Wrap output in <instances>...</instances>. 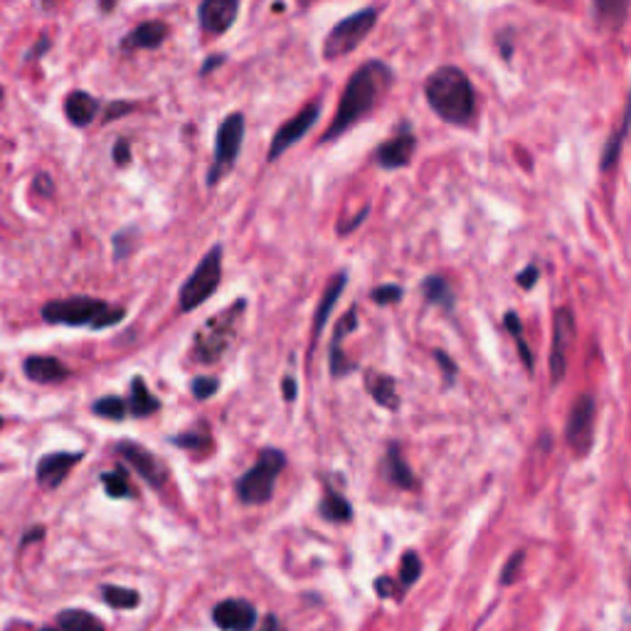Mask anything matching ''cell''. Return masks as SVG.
<instances>
[{
    "instance_id": "ac0fdd59",
    "label": "cell",
    "mask_w": 631,
    "mask_h": 631,
    "mask_svg": "<svg viewBox=\"0 0 631 631\" xmlns=\"http://www.w3.org/2000/svg\"><path fill=\"white\" fill-rule=\"evenodd\" d=\"M168 37V25L161 20H148L121 40V50H155Z\"/></svg>"
},
{
    "instance_id": "8fae6325",
    "label": "cell",
    "mask_w": 631,
    "mask_h": 631,
    "mask_svg": "<svg viewBox=\"0 0 631 631\" xmlns=\"http://www.w3.org/2000/svg\"><path fill=\"white\" fill-rule=\"evenodd\" d=\"M318 116H321V104H308V106H304V109L294 116V119H289L284 126H279V131H276L272 138V145H269L266 161H279V158L289 151L291 145L299 144L301 138L306 136L308 131L314 128Z\"/></svg>"
},
{
    "instance_id": "9a60e30c",
    "label": "cell",
    "mask_w": 631,
    "mask_h": 631,
    "mask_svg": "<svg viewBox=\"0 0 631 631\" xmlns=\"http://www.w3.org/2000/svg\"><path fill=\"white\" fill-rule=\"evenodd\" d=\"M85 454L82 452H52L45 454L43 459L37 461V481L43 484L45 488H60L62 481L67 478V474L79 461H82Z\"/></svg>"
},
{
    "instance_id": "4fadbf2b",
    "label": "cell",
    "mask_w": 631,
    "mask_h": 631,
    "mask_svg": "<svg viewBox=\"0 0 631 631\" xmlns=\"http://www.w3.org/2000/svg\"><path fill=\"white\" fill-rule=\"evenodd\" d=\"M256 619V606L247 599H222L213 606V622L222 631H252Z\"/></svg>"
},
{
    "instance_id": "5bb4252c",
    "label": "cell",
    "mask_w": 631,
    "mask_h": 631,
    "mask_svg": "<svg viewBox=\"0 0 631 631\" xmlns=\"http://www.w3.org/2000/svg\"><path fill=\"white\" fill-rule=\"evenodd\" d=\"M239 13V0H203L197 8L200 25L210 35L227 33Z\"/></svg>"
},
{
    "instance_id": "2e32d148",
    "label": "cell",
    "mask_w": 631,
    "mask_h": 631,
    "mask_svg": "<svg viewBox=\"0 0 631 631\" xmlns=\"http://www.w3.org/2000/svg\"><path fill=\"white\" fill-rule=\"evenodd\" d=\"M415 148H417V138L412 136L410 131H402V134H397V136L377 148L376 161L385 171H397V168H405L412 161Z\"/></svg>"
},
{
    "instance_id": "e575fe53",
    "label": "cell",
    "mask_w": 631,
    "mask_h": 631,
    "mask_svg": "<svg viewBox=\"0 0 631 631\" xmlns=\"http://www.w3.org/2000/svg\"><path fill=\"white\" fill-rule=\"evenodd\" d=\"M190 390H193V397H195V400H210V397H215L217 390H220V380L205 376L195 377V380L190 383Z\"/></svg>"
},
{
    "instance_id": "5b68a950",
    "label": "cell",
    "mask_w": 631,
    "mask_h": 631,
    "mask_svg": "<svg viewBox=\"0 0 631 631\" xmlns=\"http://www.w3.org/2000/svg\"><path fill=\"white\" fill-rule=\"evenodd\" d=\"M286 466V456L282 449H265L249 471L237 478V496L242 504L262 506L272 501L274 484Z\"/></svg>"
},
{
    "instance_id": "ba28073f",
    "label": "cell",
    "mask_w": 631,
    "mask_h": 631,
    "mask_svg": "<svg viewBox=\"0 0 631 631\" xmlns=\"http://www.w3.org/2000/svg\"><path fill=\"white\" fill-rule=\"evenodd\" d=\"M242 141H245V116L242 114H230L220 124L217 138H215V158L205 178L210 188L217 185L235 168L239 151H242Z\"/></svg>"
},
{
    "instance_id": "7bdbcfd3",
    "label": "cell",
    "mask_w": 631,
    "mask_h": 631,
    "mask_svg": "<svg viewBox=\"0 0 631 631\" xmlns=\"http://www.w3.org/2000/svg\"><path fill=\"white\" fill-rule=\"evenodd\" d=\"M537 282V266H526L521 274H518V284H521L523 289H533V284Z\"/></svg>"
},
{
    "instance_id": "6da1fadb",
    "label": "cell",
    "mask_w": 631,
    "mask_h": 631,
    "mask_svg": "<svg viewBox=\"0 0 631 631\" xmlns=\"http://www.w3.org/2000/svg\"><path fill=\"white\" fill-rule=\"evenodd\" d=\"M390 85H393V69L387 67L385 62L373 60L356 69L353 77L348 79V86L343 92L331 126L326 128L324 141H336L348 128L366 119L367 114L377 106L380 96L390 89Z\"/></svg>"
},
{
    "instance_id": "d590c367",
    "label": "cell",
    "mask_w": 631,
    "mask_h": 631,
    "mask_svg": "<svg viewBox=\"0 0 631 631\" xmlns=\"http://www.w3.org/2000/svg\"><path fill=\"white\" fill-rule=\"evenodd\" d=\"M402 286H397V284H383V286H377L373 294H370V299L376 301V304H380V306H390V304H397V301L402 299Z\"/></svg>"
},
{
    "instance_id": "44dd1931",
    "label": "cell",
    "mask_w": 631,
    "mask_h": 631,
    "mask_svg": "<svg viewBox=\"0 0 631 631\" xmlns=\"http://www.w3.org/2000/svg\"><path fill=\"white\" fill-rule=\"evenodd\" d=\"M346 284H348V274L341 272V274H336V276H333V282L326 286L324 296H321V301H318V308H316V316H314V341L321 336V333H324L326 321H328V316H331L336 301L341 299Z\"/></svg>"
},
{
    "instance_id": "681fc988",
    "label": "cell",
    "mask_w": 631,
    "mask_h": 631,
    "mask_svg": "<svg viewBox=\"0 0 631 631\" xmlns=\"http://www.w3.org/2000/svg\"><path fill=\"white\" fill-rule=\"evenodd\" d=\"M43 536H45V528L30 530V533H25V536H23V543H20V547L30 546V543H35V540H40V537H43Z\"/></svg>"
},
{
    "instance_id": "8992f818",
    "label": "cell",
    "mask_w": 631,
    "mask_h": 631,
    "mask_svg": "<svg viewBox=\"0 0 631 631\" xmlns=\"http://www.w3.org/2000/svg\"><path fill=\"white\" fill-rule=\"evenodd\" d=\"M377 23L376 8H363L353 15L343 17L338 25L333 27L331 33L326 35L324 43V57L326 60H341L353 50H358L367 35L373 33V27Z\"/></svg>"
},
{
    "instance_id": "f35d334b",
    "label": "cell",
    "mask_w": 631,
    "mask_h": 631,
    "mask_svg": "<svg viewBox=\"0 0 631 631\" xmlns=\"http://www.w3.org/2000/svg\"><path fill=\"white\" fill-rule=\"evenodd\" d=\"M400 582H395V580H390V577H377L376 580V592H377V597H395V599H400L402 597V592L405 589L402 587H397Z\"/></svg>"
},
{
    "instance_id": "7dc6e473",
    "label": "cell",
    "mask_w": 631,
    "mask_h": 631,
    "mask_svg": "<svg viewBox=\"0 0 631 631\" xmlns=\"http://www.w3.org/2000/svg\"><path fill=\"white\" fill-rule=\"evenodd\" d=\"M259 631H286V629H284L282 622L276 619V615H269V616H266V619H265V622H262V626H259Z\"/></svg>"
},
{
    "instance_id": "7c38bea8",
    "label": "cell",
    "mask_w": 631,
    "mask_h": 631,
    "mask_svg": "<svg viewBox=\"0 0 631 631\" xmlns=\"http://www.w3.org/2000/svg\"><path fill=\"white\" fill-rule=\"evenodd\" d=\"M114 452L124 456V461L134 466V471L144 478L145 484H151L154 488H161L165 484V476H168L165 466L155 459V454H151L144 446H138L136 442H119L114 446Z\"/></svg>"
},
{
    "instance_id": "d4e9b609",
    "label": "cell",
    "mask_w": 631,
    "mask_h": 631,
    "mask_svg": "<svg viewBox=\"0 0 631 631\" xmlns=\"http://www.w3.org/2000/svg\"><path fill=\"white\" fill-rule=\"evenodd\" d=\"M422 294H425L426 304L432 306H442L444 311H452L454 308V291L449 286V282L444 276H426L422 282Z\"/></svg>"
},
{
    "instance_id": "ffe728a7",
    "label": "cell",
    "mask_w": 631,
    "mask_h": 631,
    "mask_svg": "<svg viewBox=\"0 0 631 631\" xmlns=\"http://www.w3.org/2000/svg\"><path fill=\"white\" fill-rule=\"evenodd\" d=\"M96 114H99V99L89 95V92L77 89V92H69L67 99H65V116H67L72 126H89Z\"/></svg>"
},
{
    "instance_id": "f907efd6",
    "label": "cell",
    "mask_w": 631,
    "mask_h": 631,
    "mask_svg": "<svg viewBox=\"0 0 631 631\" xmlns=\"http://www.w3.org/2000/svg\"><path fill=\"white\" fill-rule=\"evenodd\" d=\"M114 5H116V0H102V8L104 10H111V8H114Z\"/></svg>"
},
{
    "instance_id": "816d5d0a",
    "label": "cell",
    "mask_w": 631,
    "mask_h": 631,
    "mask_svg": "<svg viewBox=\"0 0 631 631\" xmlns=\"http://www.w3.org/2000/svg\"><path fill=\"white\" fill-rule=\"evenodd\" d=\"M43 3H45V8H55V5H57L60 0H43Z\"/></svg>"
},
{
    "instance_id": "7402d4cb",
    "label": "cell",
    "mask_w": 631,
    "mask_h": 631,
    "mask_svg": "<svg viewBox=\"0 0 631 631\" xmlns=\"http://www.w3.org/2000/svg\"><path fill=\"white\" fill-rule=\"evenodd\" d=\"M158 410H161V400L148 390L144 377H134L131 387H128V412L134 417H148V415H155Z\"/></svg>"
},
{
    "instance_id": "11a10c76",
    "label": "cell",
    "mask_w": 631,
    "mask_h": 631,
    "mask_svg": "<svg viewBox=\"0 0 631 631\" xmlns=\"http://www.w3.org/2000/svg\"><path fill=\"white\" fill-rule=\"evenodd\" d=\"M0 99H3V86H0Z\"/></svg>"
},
{
    "instance_id": "3957f363",
    "label": "cell",
    "mask_w": 631,
    "mask_h": 631,
    "mask_svg": "<svg viewBox=\"0 0 631 631\" xmlns=\"http://www.w3.org/2000/svg\"><path fill=\"white\" fill-rule=\"evenodd\" d=\"M43 318L47 324L86 326L99 331L121 324L126 318V311L92 296H69V299L47 301L43 306Z\"/></svg>"
},
{
    "instance_id": "8d00e7d4",
    "label": "cell",
    "mask_w": 631,
    "mask_h": 631,
    "mask_svg": "<svg viewBox=\"0 0 631 631\" xmlns=\"http://www.w3.org/2000/svg\"><path fill=\"white\" fill-rule=\"evenodd\" d=\"M523 560H526V553H523V550H518V553L508 557V563H506L504 572H501V585H504V587H508V585H513V582L518 580Z\"/></svg>"
},
{
    "instance_id": "52a82bcc",
    "label": "cell",
    "mask_w": 631,
    "mask_h": 631,
    "mask_svg": "<svg viewBox=\"0 0 631 631\" xmlns=\"http://www.w3.org/2000/svg\"><path fill=\"white\" fill-rule=\"evenodd\" d=\"M222 279V247H213L207 252L200 265L195 266V272L190 274L183 289H180V308L183 311H195L197 306H203L210 296H213Z\"/></svg>"
},
{
    "instance_id": "30bf717a",
    "label": "cell",
    "mask_w": 631,
    "mask_h": 631,
    "mask_svg": "<svg viewBox=\"0 0 631 631\" xmlns=\"http://www.w3.org/2000/svg\"><path fill=\"white\" fill-rule=\"evenodd\" d=\"M577 338V321L572 308L560 306L553 316V348H550V380L553 385L563 383L565 373H567V356H570L572 343Z\"/></svg>"
},
{
    "instance_id": "1f68e13d",
    "label": "cell",
    "mask_w": 631,
    "mask_h": 631,
    "mask_svg": "<svg viewBox=\"0 0 631 631\" xmlns=\"http://www.w3.org/2000/svg\"><path fill=\"white\" fill-rule=\"evenodd\" d=\"M631 99V96H629ZM631 126V102L629 106H626V114H624V121H622V128L616 131L615 136L609 138V144H606L605 154H602V168H609V165H615L616 163V155H619V148H622L624 138H626V131H629Z\"/></svg>"
},
{
    "instance_id": "f1b7e54d",
    "label": "cell",
    "mask_w": 631,
    "mask_h": 631,
    "mask_svg": "<svg viewBox=\"0 0 631 631\" xmlns=\"http://www.w3.org/2000/svg\"><path fill=\"white\" fill-rule=\"evenodd\" d=\"M102 597L104 602L114 609H136L138 602H141V595L136 589L128 587H116V585H106L102 587Z\"/></svg>"
},
{
    "instance_id": "277c9868",
    "label": "cell",
    "mask_w": 631,
    "mask_h": 631,
    "mask_svg": "<svg viewBox=\"0 0 631 631\" xmlns=\"http://www.w3.org/2000/svg\"><path fill=\"white\" fill-rule=\"evenodd\" d=\"M245 306L247 301L239 299L235 301V306H230L227 311H220L213 318H207L203 328L197 331L195 336V348H193V358L200 360V363H215L225 356V350L230 348L232 338L239 328V321H242V314H245Z\"/></svg>"
},
{
    "instance_id": "d6986e66",
    "label": "cell",
    "mask_w": 631,
    "mask_h": 631,
    "mask_svg": "<svg viewBox=\"0 0 631 631\" xmlns=\"http://www.w3.org/2000/svg\"><path fill=\"white\" fill-rule=\"evenodd\" d=\"M383 474L393 486L402 488V491H415V488H417V476H415L410 466H407V461L402 456L397 444H390V446H387V454H385L383 461Z\"/></svg>"
},
{
    "instance_id": "c3c4849f",
    "label": "cell",
    "mask_w": 631,
    "mask_h": 631,
    "mask_svg": "<svg viewBox=\"0 0 631 631\" xmlns=\"http://www.w3.org/2000/svg\"><path fill=\"white\" fill-rule=\"evenodd\" d=\"M222 62H225V57H222V55H213V57H207V62L203 65V69H200V75L205 77V75H210L215 67H220Z\"/></svg>"
},
{
    "instance_id": "9f6ffc18",
    "label": "cell",
    "mask_w": 631,
    "mask_h": 631,
    "mask_svg": "<svg viewBox=\"0 0 631 631\" xmlns=\"http://www.w3.org/2000/svg\"><path fill=\"white\" fill-rule=\"evenodd\" d=\"M0 426H3V417H0Z\"/></svg>"
},
{
    "instance_id": "74e56055",
    "label": "cell",
    "mask_w": 631,
    "mask_h": 631,
    "mask_svg": "<svg viewBox=\"0 0 631 631\" xmlns=\"http://www.w3.org/2000/svg\"><path fill=\"white\" fill-rule=\"evenodd\" d=\"M136 235L138 232L134 230V227H126V230H121L119 235L114 237V256H116V262H121V259L131 252V245H134Z\"/></svg>"
},
{
    "instance_id": "bcb514c9",
    "label": "cell",
    "mask_w": 631,
    "mask_h": 631,
    "mask_svg": "<svg viewBox=\"0 0 631 631\" xmlns=\"http://www.w3.org/2000/svg\"><path fill=\"white\" fill-rule=\"evenodd\" d=\"M366 217H367V207H366V210H360V215H358V217H356V220H350L348 225H341V227H338V235H348V232H353V230H356V227H358L360 222L366 220Z\"/></svg>"
},
{
    "instance_id": "d6a6232c",
    "label": "cell",
    "mask_w": 631,
    "mask_h": 631,
    "mask_svg": "<svg viewBox=\"0 0 631 631\" xmlns=\"http://www.w3.org/2000/svg\"><path fill=\"white\" fill-rule=\"evenodd\" d=\"M419 577H422V560H419V555L415 550H410V553L402 555L400 580L397 582H400L402 589H410Z\"/></svg>"
},
{
    "instance_id": "f5cc1de1",
    "label": "cell",
    "mask_w": 631,
    "mask_h": 631,
    "mask_svg": "<svg viewBox=\"0 0 631 631\" xmlns=\"http://www.w3.org/2000/svg\"><path fill=\"white\" fill-rule=\"evenodd\" d=\"M40 631H65V629H60V626H45V629Z\"/></svg>"
},
{
    "instance_id": "603a6c76",
    "label": "cell",
    "mask_w": 631,
    "mask_h": 631,
    "mask_svg": "<svg viewBox=\"0 0 631 631\" xmlns=\"http://www.w3.org/2000/svg\"><path fill=\"white\" fill-rule=\"evenodd\" d=\"M629 5L631 0H592L597 23L602 27H609V30H616L626 20Z\"/></svg>"
},
{
    "instance_id": "7a4b0ae2",
    "label": "cell",
    "mask_w": 631,
    "mask_h": 631,
    "mask_svg": "<svg viewBox=\"0 0 631 631\" xmlns=\"http://www.w3.org/2000/svg\"><path fill=\"white\" fill-rule=\"evenodd\" d=\"M425 95L429 106L446 124L466 126L474 119V111H476L474 86L459 67H439L432 72L425 85Z\"/></svg>"
},
{
    "instance_id": "484cf974",
    "label": "cell",
    "mask_w": 631,
    "mask_h": 631,
    "mask_svg": "<svg viewBox=\"0 0 631 631\" xmlns=\"http://www.w3.org/2000/svg\"><path fill=\"white\" fill-rule=\"evenodd\" d=\"M367 390L373 395L377 405H383L387 410H397L400 407V397H397V385L390 376H370L367 377Z\"/></svg>"
},
{
    "instance_id": "4316f807",
    "label": "cell",
    "mask_w": 631,
    "mask_h": 631,
    "mask_svg": "<svg viewBox=\"0 0 631 631\" xmlns=\"http://www.w3.org/2000/svg\"><path fill=\"white\" fill-rule=\"evenodd\" d=\"M57 626L65 631H106L95 615L85 609H65L57 615Z\"/></svg>"
},
{
    "instance_id": "ee69618b",
    "label": "cell",
    "mask_w": 631,
    "mask_h": 631,
    "mask_svg": "<svg viewBox=\"0 0 631 631\" xmlns=\"http://www.w3.org/2000/svg\"><path fill=\"white\" fill-rule=\"evenodd\" d=\"M296 395H299V390H296V380L291 376H284L282 380V397L286 402H294L296 400Z\"/></svg>"
},
{
    "instance_id": "b9f144b4",
    "label": "cell",
    "mask_w": 631,
    "mask_h": 631,
    "mask_svg": "<svg viewBox=\"0 0 631 631\" xmlns=\"http://www.w3.org/2000/svg\"><path fill=\"white\" fill-rule=\"evenodd\" d=\"M134 109H136V106L128 102H111L106 114H104V121H116L121 114H128V111H134Z\"/></svg>"
},
{
    "instance_id": "ab89813d",
    "label": "cell",
    "mask_w": 631,
    "mask_h": 631,
    "mask_svg": "<svg viewBox=\"0 0 631 631\" xmlns=\"http://www.w3.org/2000/svg\"><path fill=\"white\" fill-rule=\"evenodd\" d=\"M114 161H116V165L119 168H124V165H128L131 163V141L128 138H119L116 144H114Z\"/></svg>"
},
{
    "instance_id": "cb8c5ba5",
    "label": "cell",
    "mask_w": 631,
    "mask_h": 631,
    "mask_svg": "<svg viewBox=\"0 0 631 631\" xmlns=\"http://www.w3.org/2000/svg\"><path fill=\"white\" fill-rule=\"evenodd\" d=\"M318 513L324 516L326 521L331 523H348L353 518V506L348 504V498L338 491H333L331 486H326V494L321 498Z\"/></svg>"
},
{
    "instance_id": "db71d44e",
    "label": "cell",
    "mask_w": 631,
    "mask_h": 631,
    "mask_svg": "<svg viewBox=\"0 0 631 631\" xmlns=\"http://www.w3.org/2000/svg\"><path fill=\"white\" fill-rule=\"evenodd\" d=\"M301 5H308V3H314V0H299Z\"/></svg>"
},
{
    "instance_id": "83f0119b",
    "label": "cell",
    "mask_w": 631,
    "mask_h": 631,
    "mask_svg": "<svg viewBox=\"0 0 631 631\" xmlns=\"http://www.w3.org/2000/svg\"><path fill=\"white\" fill-rule=\"evenodd\" d=\"M504 321H506V328H508V333H511L513 338H516V346H518V353H521L523 366H526V370H528V373H533V370H536V356L530 353L528 343H526V338H523L521 318H518V314H516V311H508Z\"/></svg>"
},
{
    "instance_id": "60d3db41",
    "label": "cell",
    "mask_w": 631,
    "mask_h": 631,
    "mask_svg": "<svg viewBox=\"0 0 631 631\" xmlns=\"http://www.w3.org/2000/svg\"><path fill=\"white\" fill-rule=\"evenodd\" d=\"M435 358H436V363H439V367H442V373L446 376V380L452 383L454 377H456V363H454L446 353H442V350H436L435 353Z\"/></svg>"
},
{
    "instance_id": "9c48e42d",
    "label": "cell",
    "mask_w": 631,
    "mask_h": 631,
    "mask_svg": "<svg viewBox=\"0 0 631 631\" xmlns=\"http://www.w3.org/2000/svg\"><path fill=\"white\" fill-rule=\"evenodd\" d=\"M595 422H597V402L592 395H580L572 402L565 425V442L577 459H585L595 446Z\"/></svg>"
},
{
    "instance_id": "f6af8a7d",
    "label": "cell",
    "mask_w": 631,
    "mask_h": 631,
    "mask_svg": "<svg viewBox=\"0 0 631 631\" xmlns=\"http://www.w3.org/2000/svg\"><path fill=\"white\" fill-rule=\"evenodd\" d=\"M35 193H40V195H52L50 175H37V180H35Z\"/></svg>"
},
{
    "instance_id": "e0dca14e",
    "label": "cell",
    "mask_w": 631,
    "mask_h": 631,
    "mask_svg": "<svg viewBox=\"0 0 631 631\" xmlns=\"http://www.w3.org/2000/svg\"><path fill=\"white\" fill-rule=\"evenodd\" d=\"M23 370L25 376L33 380V383L40 385H55L62 383L65 377L69 376V367L57 358H50V356H30V358L23 363Z\"/></svg>"
},
{
    "instance_id": "f546056e",
    "label": "cell",
    "mask_w": 631,
    "mask_h": 631,
    "mask_svg": "<svg viewBox=\"0 0 631 631\" xmlns=\"http://www.w3.org/2000/svg\"><path fill=\"white\" fill-rule=\"evenodd\" d=\"M92 412H95L96 417L121 422V419L126 417L128 402L121 400V397H116V395H106V397H99V400L92 405Z\"/></svg>"
},
{
    "instance_id": "4dcf8cb0",
    "label": "cell",
    "mask_w": 631,
    "mask_h": 631,
    "mask_svg": "<svg viewBox=\"0 0 631 631\" xmlns=\"http://www.w3.org/2000/svg\"><path fill=\"white\" fill-rule=\"evenodd\" d=\"M102 484H104L106 496H111V498H126V496H134L131 481H128L126 471L124 469L106 471V474H102Z\"/></svg>"
},
{
    "instance_id": "836d02e7",
    "label": "cell",
    "mask_w": 631,
    "mask_h": 631,
    "mask_svg": "<svg viewBox=\"0 0 631 631\" xmlns=\"http://www.w3.org/2000/svg\"><path fill=\"white\" fill-rule=\"evenodd\" d=\"M171 444L180 449H207L210 446V435L207 432H183L171 439Z\"/></svg>"
}]
</instances>
